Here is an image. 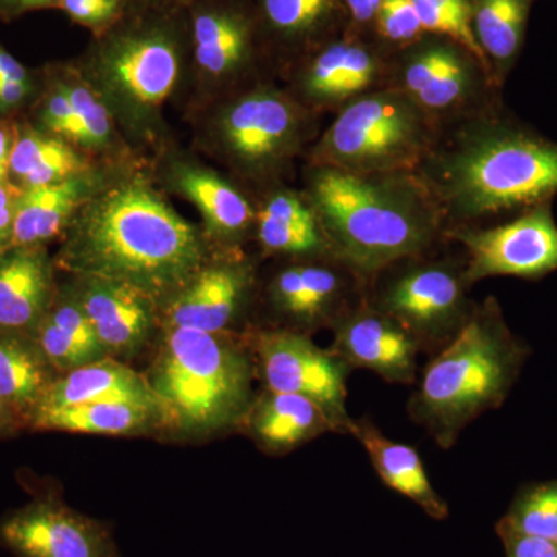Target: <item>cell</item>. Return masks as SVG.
Here are the masks:
<instances>
[{
    "label": "cell",
    "instance_id": "obj_36",
    "mask_svg": "<svg viewBox=\"0 0 557 557\" xmlns=\"http://www.w3.org/2000/svg\"><path fill=\"white\" fill-rule=\"evenodd\" d=\"M124 0H60L70 20L97 33L108 32L123 14Z\"/></svg>",
    "mask_w": 557,
    "mask_h": 557
},
{
    "label": "cell",
    "instance_id": "obj_33",
    "mask_svg": "<svg viewBox=\"0 0 557 557\" xmlns=\"http://www.w3.org/2000/svg\"><path fill=\"white\" fill-rule=\"evenodd\" d=\"M424 33L446 36L471 51L490 70L471 24L468 0H413ZM491 72V70H490ZM493 75V73H491Z\"/></svg>",
    "mask_w": 557,
    "mask_h": 557
},
{
    "label": "cell",
    "instance_id": "obj_6",
    "mask_svg": "<svg viewBox=\"0 0 557 557\" xmlns=\"http://www.w3.org/2000/svg\"><path fill=\"white\" fill-rule=\"evenodd\" d=\"M322 116L270 79L209 102L199 138L226 175L252 197L287 185L321 134Z\"/></svg>",
    "mask_w": 557,
    "mask_h": 557
},
{
    "label": "cell",
    "instance_id": "obj_24",
    "mask_svg": "<svg viewBox=\"0 0 557 557\" xmlns=\"http://www.w3.org/2000/svg\"><path fill=\"white\" fill-rule=\"evenodd\" d=\"M240 431L270 456H284L321 435L333 434L329 418L313 401L270 388L252 399Z\"/></svg>",
    "mask_w": 557,
    "mask_h": 557
},
{
    "label": "cell",
    "instance_id": "obj_28",
    "mask_svg": "<svg viewBox=\"0 0 557 557\" xmlns=\"http://www.w3.org/2000/svg\"><path fill=\"white\" fill-rule=\"evenodd\" d=\"M94 171H98L95 160L65 139L30 124H16L9 180L17 188L57 185Z\"/></svg>",
    "mask_w": 557,
    "mask_h": 557
},
{
    "label": "cell",
    "instance_id": "obj_26",
    "mask_svg": "<svg viewBox=\"0 0 557 557\" xmlns=\"http://www.w3.org/2000/svg\"><path fill=\"white\" fill-rule=\"evenodd\" d=\"M351 437L361 443L384 485L408 497L431 518H448V504L432 486L416 448L386 437L369 418L355 420Z\"/></svg>",
    "mask_w": 557,
    "mask_h": 557
},
{
    "label": "cell",
    "instance_id": "obj_35",
    "mask_svg": "<svg viewBox=\"0 0 557 557\" xmlns=\"http://www.w3.org/2000/svg\"><path fill=\"white\" fill-rule=\"evenodd\" d=\"M376 36L388 46L405 49L424 35L413 0H383L375 21Z\"/></svg>",
    "mask_w": 557,
    "mask_h": 557
},
{
    "label": "cell",
    "instance_id": "obj_13",
    "mask_svg": "<svg viewBox=\"0 0 557 557\" xmlns=\"http://www.w3.org/2000/svg\"><path fill=\"white\" fill-rule=\"evenodd\" d=\"M0 547L14 557H121L112 527L38 493L0 519Z\"/></svg>",
    "mask_w": 557,
    "mask_h": 557
},
{
    "label": "cell",
    "instance_id": "obj_25",
    "mask_svg": "<svg viewBox=\"0 0 557 557\" xmlns=\"http://www.w3.org/2000/svg\"><path fill=\"white\" fill-rule=\"evenodd\" d=\"M106 401L139 403L159 409L145 373L132 369L127 362L109 357L60 373L35 412Z\"/></svg>",
    "mask_w": 557,
    "mask_h": 557
},
{
    "label": "cell",
    "instance_id": "obj_4",
    "mask_svg": "<svg viewBox=\"0 0 557 557\" xmlns=\"http://www.w3.org/2000/svg\"><path fill=\"white\" fill-rule=\"evenodd\" d=\"M159 335L145 373L159 405V434L196 442L240 429L258 372L249 341L183 327H160Z\"/></svg>",
    "mask_w": 557,
    "mask_h": 557
},
{
    "label": "cell",
    "instance_id": "obj_10",
    "mask_svg": "<svg viewBox=\"0 0 557 557\" xmlns=\"http://www.w3.org/2000/svg\"><path fill=\"white\" fill-rule=\"evenodd\" d=\"M387 87L416 102L440 129L504 104L500 87L479 58L431 33L388 58Z\"/></svg>",
    "mask_w": 557,
    "mask_h": 557
},
{
    "label": "cell",
    "instance_id": "obj_8",
    "mask_svg": "<svg viewBox=\"0 0 557 557\" xmlns=\"http://www.w3.org/2000/svg\"><path fill=\"white\" fill-rule=\"evenodd\" d=\"M438 135V124L426 112L387 87L362 95L335 113L306 161L357 174L416 172Z\"/></svg>",
    "mask_w": 557,
    "mask_h": 557
},
{
    "label": "cell",
    "instance_id": "obj_1",
    "mask_svg": "<svg viewBox=\"0 0 557 557\" xmlns=\"http://www.w3.org/2000/svg\"><path fill=\"white\" fill-rule=\"evenodd\" d=\"M200 226L180 215L143 174L115 175L72 219L57 270L127 285L160 309L211 259Z\"/></svg>",
    "mask_w": 557,
    "mask_h": 557
},
{
    "label": "cell",
    "instance_id": "obj_41",
    "mask_svg": "<svg viewBox=\"0 0 557 557\" xmlns=\"http://www.w3.org/2000/svg\"><path fill=\"white\" fill-rule=\"evenodd\" d=\"M14 137H16V124L0 120V183L10 182V159Z\"/></svg>",
    "mask_w": 557,
    "mask_h": 557
},
{
    "label": "cell",
    "instance_id": "obj_3",
    "mask_svg": "<svg viewBox=\"0 0 557 557\" xmlns=\"http://www.w3.org/2000/svg\"><path fill=\"white\" fill-rule=\"evenodd\" d=\"M302 190L333 258L366 284L401 260L449 245L445 220L416 172L357 174L306 161Z\"/></svg>",
    "mask_w": 557,
    "mask_h": 557
},
{
    "label": "cell",
    "instance_id": "obj_43",
    "mask_svg": "<svg viewBox=\"0 0 557 557\" xmlns=\"http://www.w3.org/2000/svg\"><path fill=\"white\" fill-rule=\"evenodd\" d=\"M58 3L60 0H0V17L11 20L28 11L58 7Z\"/></svg>",
    "mask_w": 557,
    "mask_h": 557
},
{
    "label": "cell",
    "instance_id": "obj_15",
    "mask_svg": "<svg viewBox=\"0 0 557 557\" xmlns=\"http://www.w3.org/2000/svg\"><path fill=\"white\" fill-rule=\"evenodd\" d=\"M387 84L388 57L364 40L346 36L309 54L293 70L285 87L300 104L324 116L335 115L362 95L387 89Z\"/></svg>",
    "mask_w": 557,
    "mask_h": 557
},
{
    "label": "cell",
    "instance_id": "obj_27",
    "mask_svg": "<svg viewBox=\"0 0 557 557\" xmlns=\"http://www.w3.org/2000/svg\"><path fill=\"white\" fill-rule=\"evenodd\" d=\"M28 431L137 437L159 434L160 413L152 406L129 401L64 406L33 413Z\"/></svg>",
    "mask_w": 557,
    "mask_h": 557
},
{
    "label": "cell",
    "instance_id": "obj_31",
    "mask_svg": "<svg viewBox=\"0 0 557 557\" xmlns=\"http://www.w3.org/2000/svg\"><path fill=\"white\" fill-rule=\"evenodd\" d=\"M60 83L67 91L73 108V132L70 145L91 159L108 160L110 164L126 157L124 141L108 106L83 78L79 70L61 73Z\"/></svg>",
    "mask_w": 557,
    "mask_h": 557
},
{
    "label": "cell",
    "instance_id": "obj_38",
    "mask_svg": "<svg viewBox=\"0 0 557 557\" xmlns=\"http://www.w3.org/2000/svg\"><path fill=\"white\" fill-rule=\"evenodd\" d=\"M498 533L507 545L508 557H557V545L549 539L527 536L498 525Z\"/></svg>",
    "mask_w": 557,
    "mask_h": 557
},
{
    "label": "cell",
    "instance_id": "obj_2",
    "mask_svg": "<svg viewBox=\"0 0 557 557\" xmlns=\"http://www.w3.org/2000/svg\"><path fill=\"white\" fill-rule=\"evenodd\" d=\"M448 231L494 225L557 196V141L504 104L440 129L416 171Z\"/></svg>",
    "mask_w": 557,
    "mask_h": 557
},
{
    "label": "cell",
    "instance_id": "obj_7",
    "mask_svg": "<svg viewBox=\"0 0 557 557\" xmlns=\"http://www.w3.org/2000/svg\"><path fill=\"white\" fill-rule=\"evenodd\" d=\"M183 72L178 40L160 25L106 36L79 69L132 148H160L164 110L183 84Z\"/></svg>",
    "mask_w": 557,
    "mask_h": 557
},
{
    "label": "cell",
    "instance_id": "obj_12",
    "mask_svg": "<svg viewBox=\"0 0 557 557\" xmlns=\"http://www.w3.org/2000/svg\"><path fill=\"white\" fill-rule=\"evenodd\" d=\"M467 260L469 284L509 276L539 281L557 271V223L553 201L494 225L448 231Z\"/></svg>",
    "mask_w": 557,
    "mask_h": 557
},
{
    "label": "cell",
    "instance_id": "obj_14",
    "mask_svg": "<svg viewBox=\"0 0 557 557\" xmlns=\"http://www.w3.org/2000/svg\"><path fill=\"white\" fill-rule=\"evenodd\" d=\"M258 267L244 249H215L211 259L160 309V327L226 333L247 313Z\"/></svg>",
    "mask_w": 557,
    "mask_h": 557
},
{
    "label": "cell",
    "instance_id": "obj_23",
    "mask_svg": "<svg viewBox=\"0 0 557 557\" xmlns=\"http://www.w3.org/2000/svg\"><path fill=\"white\" fill-rule=\"evenodd\" d=\"M100 170L57 185L22 189L14 214L11 247H47L64 236L78 209L108 183Z\"/></svg>",
    "mask_w": 557,
    "mask_h": 557
},
{
    "label": "cell",
    "instance_id": "obj_29",
    "mask_svg": "<svg viewBox=\"0 0 557 557\" xmlns=\"http://www.w3.org/2000/svg\"><path fill=\"white\" fill-rule=\"evenodd\" d=\"M58 375L35 336L0 332V398L24 418L27 431Z\"/></svg>",
    "mask_w": 557,
    "mask_h": 557
},
{
    "label": "cell",
    "instance_id": "obj_5",
    "mask_svg": "<svg viewBox=\"0 0 557 557\" xmlns=\"http://www.w3.org/2000/svg\"><path fill=\"white\" fill-rule=\"evenodd\" d=\"M525 358L527 347L490 296L424 368L409 399L410 418L438 448H453L469 424L504 405Z\"/></svg>",
    "mask_w": 557,
    "mask_h": 557
},
{
    "label": "cell",
    "instance_id": "obj_37",
    "mask_svg": "<svg viewBox=\"0 0 557 557\" xmlns=\"http://www.w3.org/2000/svg\"><path fill=\"white\" fill-rule=\"evenodd\" d=\"M39 129L70 143L73 132V108L60 79H54L50 90L40 101Z\"/></svg>",
    "mask_w": 557,
    "mask_h": 557
},
{
    "label": "cell",
    "instance_id": "obj_39",
    "mask_svg": "<svg viewBox=\"0 0 557 557\" xmlns=\"http://www.w3.org/2000/svg\"><path fill=\"white\" fill-rule=\"evenodd\" d=\"M21 193L22 189L13 183H0V252L11 247L14 214H16V203Z\"/></svg>",
    "mask_w": 557,
    "mask_h": 557
},
{
    "label": "cell",
    "instance_id": "obj_18",
    "mask_svg": "<svg viewBox=\"0 0 557 557\" xmlns=\"http://www.w3.org/2000/svg\"><path fill=\"white\" fill-rule=\"evenodd\" d=\"M330 329V350L351 370H370L391 384L416 383L420 344L408 329L364 298L336 318Z\"/></svg>",
    "mask_w": 557,
    "mask_h": 557
},
{
    "label": "cell",
    "instance_id": "obj_16",
    "mask_svg": "<svg viewBox=\"0 0 557 557\" xmlns=\"http://www.w3.org/2000/svg\"><path fill=\"white\" fill-rule=\"evenodd\" d=\"M364 295V282L339 260L292 259L267 285L270 309L298 332L332 325Z\"/></svg>",
    "mask_w": 557,
    "mask_h": 557
},
{
    "label": "cell",
    "instance_id": "obj_9",
    "mask_svg": "<svg viewBox=\"0 0 557 557\" xmlns=\"http://www.w3.org/2000/svg\"><path fill=\"white\" fill-rule=\"evenodd\" d=\"M446 247L394 263L370 278L362 295L370 306L408 329L421 351L437 354L475 309L463 252L448 255Z\"/></svg>",
    "mask_w": 557,
    "mask_h": 557
},
{
    "label": "cell",
    "instance_id": "obj_17",
    "mask_svg": "<svg viewBox=\"0 0 557 557\" xmlns=\"http://www.w3.org/2000/svg\"><path fill=\"white\" fill-rule=\"evenodd\" d=\"M163 183L200 212L205 236L214 249H242L255 239L256 203L228 175L186 157H170Z\"/></svg>",
    "mask_w": 557,
    "mask_h": 557
},
{
    "label": "cell",
    "instance_id": "obj_44",
    "mask_svg": "<svg viewBox=\"0 0 557 557\" xmlns=\"http://www.w3.org/2000/svg\"><path fill=\"white\" fill-rule=\"evenodd\" d=\"M22 431H27L24 418L0 398V440L14 437Z\"/></svg>",
    "mask_w": 557,
    "mask_h": 557
},
{
    "label": "cell",
    "instance_id": "obj_11",
    "mask_svg": "<svg viewBox=\"0 0 557 557\" xmlns=\"http://www.w3.org/2000/svg\"><path fill=\"white\" fill-rule=\"evenodd\" d=\"M248 341L265 388L310 399L329 418L333 434L351 435L355 418L347 410L351 369L343 359L293 329L256 330Z\"/></svg>",
    "mask_w": 557,
    "mask_h": 557
},
{
    "label": "cell",
    "instance_id": "obj_20",
    "mask_svg": "<svg viewBox=\"0 0 557 557\" xmlns=\"http://www.w3.org/2000/svg\"><path fill=\"white\" fill-rule=\"evenodd\" d=\"M193 51L199 90L212 102L262 81L255 73L252 25L234 10H205L193 21Z\"/></svg>",
    "mask_w": 557,
    "mask_h": 557
},
{
    "label": "cell",
    "instance_id": "obj_42",
    "mask_svg": "<svg viewBox=\"0 0 557 557\" xmlns=\"http://www.w3.org/2000/svg\"><path fill=\"white\" fill-rule=\"evenodd\" d=\"M381 2L383 0H344V5L354 24L364 27V25H373Z\"/></svg>",
    "mask_w": 557,
    "mask_h": 557
},
{
    "label": "cell",
    "instance_id": "obj_30",
    "mask_svg": "<svg viewBox=\"0 0 557 557\" xmlns=\"http://www.w3.org/2000/svg\"><path fill=\"white\" fill-rule=\"evenodd\" d=\"M471 24L493 78L504 89L525 42L534 0H468Z\"/></svg>",
    "mask_w": 557,
    "mask_h": 557
},
{
    "label": "cell",
    "instance_id": "obj_40",
    "mask_svg": "<svg viewBox=\"0 0 557 557\" xmlns=\"http://www.w3.org/2000/svg\"><path fill=\"white\" fill-rule=\"evenodd\" d=\"M32 81H0V113L20 108L30 97Z\"/></svg>",
    "mask_w": 557,
    "mask_h": 557
},
{
    "label": "cell",
    "instance_id": "obj_22",
    "mask_svg": "<svg viewBox=\"0 0 557 557\" xmlns=\"http://www.w3.org/2000/svg\"><path fill=\"white\" fill-rule=\"evenodd\" d=\"M57 265L47 247L0 252V332L35 335L58 292Z\"/></svg>",
    "mask_w": 557,
    "mask_h": 557
},
{
    "label": "cell",
    "instance_id": "obj_21",
    "mask_svg": "<svg viewBox=\"0 0 557 557\" xmlns=\"http://www.w3.org/2000/svg\"><path fill=\"white\" fill-rule=\"evenodd\" d=\"M255 239L265 256L329 258L332 247L317 209L302 188L278 185L255 197Z\"/></svg>",
    "mask_w": 557,
    "mask_h": 557
},
{
    "label": "cell",
    "instance_id": "obj_19",
    "mask_svg": "<svg viewBox=\"0 0 557 557\" xmlns=\"http://www.w3.org/2000/svg\"><path fill=\"white\" fill-rule=\"evenodd\" d=\"M69 285L108 357L127 362L159 335V302L139 289L98 277L72 276Z\"/></svg>",
    "mask_w": 557,
    "mask_h": 557
},
{
    "label": "cell",
    "instance_id": "obj_34",
    "mask_svg": "<svg viewBox=\"0 0 557 557\" xmlns=\"http://www.w3.org/2000/svg\"><path fill=\"white\" fill-rule=\"evenodd\" d=\"M500 527L555 541L557 534V482L544 483L528 490L518 498Z\"/></svg>",
    "mask_w": 557,
    "mask_h": 557
},
{
    "label": "cell",
    "instance_id": "obj_32",
    "mask_svg": "<svg viewBox=\"0 0 557 557\" xmlns=\"http://www.w3.org/2000/svg\"><path fill=\"white\" fill-rule=\"evenodd\" d=\"M336 0H262L267 24L281 38H311L335 13Z\"/></svg>",
    "mask_w": 557,
    "mask_h": 557
}]
</instances>
